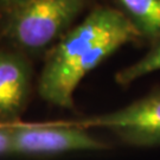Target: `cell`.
Listing matches in <instances>:
<instances>
[{
  "instance_id": "7",
  "label": "cell",
  "mask_w": 160,
  "mask_h": 160,
  "mask_svg": "<svg viewBox=\"0 0 160 160\" xmlns=\"http://www.w3.org/2000/svg\"><path fill=\"white\" fill-rule=\"evenodd\" d=\"M151 49L137 62L121 69L115 75L118 84L127 87L147 75L160 70V36L151 42Z\"/></svg>"
},
{
  "instance_id": "6",
  "label": "cell",
  "mask_w": 160,
  "mask_h": 160,
  "mask_svg": "<svg viewBox=\"0 0 160 160\" xmlns=\"http://www.w3.org/2000/svg\"><path fill=\"white\" fill-rule=\"evenodd\" d=\"M118 8L133 24L140 38L153 42L160 36V0H116Z\"/></svg>"
},
{
  "instance_id": "8",
  "label": "cell",
  "mask_w": 160,
  "mask_h": 160,
  "mask_svg": "<svg viewBox=\"0 0 160 160\" xmlns=\"http://www.w3.org/2000/svg\"><path fill=\"white\" fill-rule=\"evenodd\" d=\"M13 139H12L11 125L0 123V157L12 155Z\"/></svg>"
},
{
  "instance_id": "4",
  "label": "cell",
  "mask_w": 160,
  "mask_h": 160,
  "mask_svg": "<svg viewBox=\"0 0 160 160\" xmlns=\"http://www.w3.org/2000/svg\"><path fill=\"white\" fill-rule=\"evenodd\" d=\"M74 123L84 128H104L134 147L160 146V89L120 109L87 116Z\"/></svg>"
},
{
  "instance_id": "1",
  "label": "cell",
  "mask_w": 160,
  "mask_h": 160,
  "mask_svg": "<svg viewBox=\"0 0 160 160\" xmlns=\"http://www.w3.org/2000/svg\"><path fill=\"white\" fill-rule=\"evenodd\" d=\"M138 39L139 32L119 8H95L48 50L37 87L39 96L59 108H74L75 90L82 80L123 45Z\"/></svg>"
},
{
  "instance_id": "9",
  "label": "cell",
  "mask_w": 160,
  "mask_h": 160,
  "mask_svg": "<svg viewBox=\"0 0 160 160\" xmlns=\"http://www.w3.org/2000/svg\"><path fill=\"white\" fill-rule=\"evenodd\" d=\"M18 1H19V0H0V6L5 10V8L10 7V6H12L13 4L18 2Z\"/></svg>"
},
{
  "instance_id": "5",
  "label": "cell",
  "mask_w": 160,
  "mask_h": 160,
  "mask_svg": "<svg viewBox=\"0 0 160 160\" xmlns=\"http://www.w3.org/2000/svg\"><path fill=\"white\" fill-rule=\"evenodd\" d=\"M32 90L29 56L13 48L0 46V123L18 122Z\"/></svg>"
},
{
  "instance_id": "2",
  "label": "cell",
  "mask_w": 160,
  "mask_h": 160,
  "mask_svg": "<svg viewBox=\"0 0 160 160\" xmlns=\"http://www.w3.org/2000/svg\"><path fill=\"white\" fill-rule=\"evenodd\" d=\"M87 0H19L5 8L2 39L26 56L57 43L86 6Z\"/></svg>"
},
{
  "instance_id": "3",
  "label": "cell",
  "mask_w": 160,
  "mask_h": 160,
  "mask_svg": "<svg viewBox=\"0 0 160 160\" xmlns=\"http://www.w3.org/2000/svg\"><path fill=\"white\" fill-rule=\"evenodd\" d=\"M13 152L19 157H53L71 152H95L108 145L74 122L12 123Z\"/></svg>"
}]
</instances>
